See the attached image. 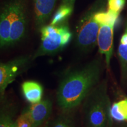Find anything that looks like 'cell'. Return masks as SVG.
I'll use <instances>...</instances> for the list:
<instances>
[{
  "label": "cell",
  "mask_w": 127,
  "mask_h": 127,
  "mask_svg": "<svg viewBox=\"0 0 127 127\" xmlns=\"http://www.w3.org/2000/svg\"><path fill=\"white\" fill-rule=\"evenodd\" d=\"M100 24L95 20L93 12L86 14L79 21L76 32V44L84 52L91 51L97 43Z\"/></svg>",
  "instance_id": "obj_4"
},
{
  "label": "cell",
  "mask_w": 127,
  "mask_h": 127,
  "mask_svg": "<svg viewBox=\"0 0 127 127\" xmlns=\"http://www.w3.org/2000/svg\"><path fill=\"white\" fill-rule=\"evenodd\" d=\"M14 127H34L27 114L23 111L20 117L15 121Z\"/></svg>",
  "instance_id": "obj_17"
},
{
  "label": "cell",
  "mask_w": 127,
  "mask_h": 127,
  "mask_svg": "<svg viewBox=\"0 0 127 127\" xmlns=\"http://www.w3.org/2000/svg\"><path fill=\"white\" fill-rule=\"evenodd\" d=\"M22 93L25 99L31 104H35L42 100L43 87L35 81H25L21 85Z\"/></svg>",
  "instance_id": "obj_11"
},
{
  "label": "cell",
  "mask_w": 127,
  "mask_h": 127,
  "mask_svg": "<svg viewBox=\"0 0 127 127\" xmlns=\"http://www.w3.org/2000/svg\"><path fill=\"white\" fill-rule=\"evenodd\" d=\"M15 0H11L3 7L0 18V45L1 48L9 47V36Z\"/></svg>",
  "instance_id": "obj_9"
},
{
  "label": "cell",
  "mask_w": 127,
  "mask_h": 127,
  "mask_svg": "<svg viewBox=\"0 0 127 127\" xmlns=\"http://www.w3.org/2000/svg\"><path fill=\"white\" fill-rule=\"evenodd\" d=\"M125 0H108V10L117 14H120L125 4Z\"/></svg>",
  "instance_id": "obj_18"
},
{
  "label": "cell",
  "mask_w": 127,
  "mask_h": 127,
  "mask_svg": "<svg viewBox=\"0 0 127 127\" xmlns=\"http://www.w3.org/2000/svg\"><path fill=\"white\" fill-rule=\"evenodd\" d=\"M116 21H109L100 24L97 44L100 54L105 57L107 67L109 68L113 52L114 28Z\"/></svg>",
  "instance_id": "obj_7"
},
{
  "label": "cell",
  "mask_w": 127,
  "mask_h": 127,
  "mask_svg": "<svg viewBox=\"0 0 127 127\" xmlns=\"http://www.w3.org/2000/svg\"><path fill=\"white\" fill-rule=\"evenodd\" d=\"M73 0H64L52 18L50 24L57 25L66 23L73 11Z\"/></svg>",
  "instance_id": "obj_12"
},
{
  "label": "cell",
  "mask_w": 127,
  "mask_h": 127,
  "mask_svg": "<svg viewBox=\"0 0 127 127\" xmlns=\"http://www.w3.org/2000/svg\"><path fill=\"white\" fill-rule=\"evenodd\" d=\"M52 104L49 99L41 100L24 109L33 123L34 127H41L50 118L52 112Z\"/></svg>",
  "instance_id": "obj_8"
},
{
  "label": "cell",
  "mask_w": 127,
  "mask_h": 127,
  "mask_svg": "<svg viewBox=\"0 0 127 127\" xmlns=\"http://www.w3.org/2000/svg\"></svg>",
  "instance_id": "obj_19"
},
{
  "label": "cell",
  "mask_w": 127,
  "mask_h": 127,
  "mask_svg": "<svg viewBox=\"0 0 127 127\" xmlns=\"http://www.w3.org/2000/svg\"><path fill=\"white\" fill-rule=\"evenodd\" d=\"M27 27L28 21L24 0H15V9L9 36V46L15 45L25 37Z\"/></svg>",
  "instance_id": "obj_6"
},
{
  "label": "cell",
  "mask_w": 127,
  "mask_h": 127,
  "mask_svg": "<svg viewBox=\"0 0 127 127\" xmlns=\"http://www.w3.org/2000/svg\"><path fill=\"white\" fill-rule=\"evenodd\" d=\"M111 118L118 122L127 121V98L115 102L111 107Z\"/></svg>",
  "instance_id": "obj_13"
},
{
  "label": "cell",
  "mask_w": 127,
  "mask_h": 127,
  "mask_svg": "<svg viewBox=\"0 0 127 127\" xmlns=\"http://www.w3.org/2000/svg\"><path fill=\"white\" fill-rule=\"evenodd\" d=\"M32 57L28 55H21L10 61L0 64V95L3 98L6 89L18 76L26 71Z\"/></svg>",
  "instance_id": "obj_5"
},
{
  "label": "cell",
  "mask_w": 127,
  "mask_h": 127,
  "mask_svg": "<svg viewBox=\"0 0 127 127\" xmlns=\"http://www.w3.org/2000/svg\"><path fill=\"white\" fill-rule=\"evenodd\" d=\"M15 111V109L11 105H3L0 113V127H14Z\"/></svg>",
  "instance_id": "obj_14"
},
{
  "label": "cell",
  "mask_w": 127,
  "mask_h": 127,
  "mask_svg": "<svg viewBox=\"0 0 127 127\" xmlns=\"http://www.w3.org/2000/svg\"><path fill=\"white\" fill-rule=\"evenodd\" d=\"M118 53L121 64L122 72L125 78L127 74V26L121 38Z\"/></svg>",
  "instance_id": "obj_15"
},
{
  "label": "cell",
  "mask_w": 127,
  "mask_h": 127,
  "mask_svg": "<svg viewBox=\"0 0 127 127\" xmlns=\"http://www.w3.org/2000/svg\"><path fill=\"white\" fill-rule=\"evenodd\" d=\"M57 0H34L35 24L41 29L45 25L54 8Z\"/></svg>",
  "instance_id": "obj_10"
},
{
  "label": "cell",
  "mask_w": 127,
  "mask_h": 127,
  "mask_svg": "<svg viewBox=\"0 0 127 127\" xmlns=\"http://www.w3.org/2000/svg\"><path fill=\"white\" fill-rule=\"evenodd\" d=\"M48 127H75V125L72 117L68 115V112H64L52 121Z\"/></svg>",
  "instance_id": "obj_16"
},
{
  "label": "cell",
  "mask_w": 127,
  "mask_h": 127,
  "mask_svg": "<svg viewBox=\"0 0 127 127\" xmlns=\"http://www.w3.org/2000/svg\"><path fill=\"white\" fill-rule=\"evenodd\" d=\"M102 72L101 62L94 60L66 72L60 81L57 93V104L60 109L69 112L80 105L99 82Z\"/></svg>",
  "instance_id": "obj_1"
},
{
  "label": "cell",
  "mask_w": 127,
  "mask_h": 127,
  "mask_svg": "<svg viewBox=\"0 0 127 127\" xmlns=\"http://www.w3.org/2000/svg\"><path fill=\"white\" fill-rule=\"evenodd\" d=\"M82 103L86 127H107L108 121L112 118L105 81L99 82Z\"/></svg>",
  "instance_id": "obj_2"
},
{
  "label": "cell",
  "mask_w": 127,
  "mask_h": 127,
  "mask_svg": "<svg viewBox=\"0 0 127 127\" xmlns=\"http://www.w3.org/2000/svg\"><path fill=\"white\" fill-rule=\"evenodd\" d=\"M41 43L32 59L54 55L64 50L72 39V33L66 23L44 25L40 29Z\"/></svg>",
  "instance_id": "obj_3"
}]
</instances>
